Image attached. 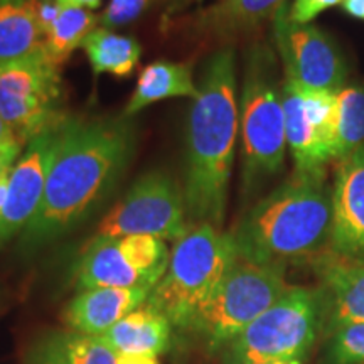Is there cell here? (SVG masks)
Listing matches in <instances>:
<instances>
[{"label": "cell", "mask_w": 364, "mask_h": 364, "mask_svg": "<svg viewBox=\"0 0 364 364\" xmlns=\"http://www.w3.org/2000/svg\"><path fill=\"white\" fill-rule=\"evenodd\" d=\"M129 117H68L43 201L21 235L24 252H38L80 226L124 177L135 152Z\"/></svg>", "instance_id": "1"}, {"label": "cell", "mask_w": 364, "mask_h": 364, "mask_svg": "<svg viewBox=\"0 0 364 364\" xmlns=\"http://www.w3.org/2000/svg\"><path fill=\"white\" fill-rule=\"evenodd\" d=\"M198 90L186 125L182 194L189 225L220 228L226 213L240 118L233 49L223 48L208 59Z\"/></svg>", "instance_id": "2"}, {"label": "cell", "mask_w": 364, "mask_h": 364, "mask_svg": "<svg viewBox=\"0 0 364 364\" xmlns=\"http://www.w3.org/2000/svg\"><path fill=\"white\" fill-rule=\"evenodd\" d=\"M332 188L326 169L295 171L238 223L236 255L257 265L316 262L329 252Z\"/></svg>", "instance_id": "3"}, {"label": "cell", "mask_w": 364, "mask_h": 364, "mask_svg": "<svg viewBox=\"0 0 364 364\" xmlns=\"http://www.w3.org/2000/svg\"><path fill=\"white\" fill-rule=\"evenodd\" d=\"M279 61L268 44H253L247 53L240 98L243 189L255 193L279 176L285 162V113Z\"/></svg>", "instance_id": "4"}, {"label": "cell", "mask_w": 364, "mask_h": 364, "mask_svg": "<svg viewBox=\"0 0 364 364\" xmlns=\"http://www.w3.org/2000/svg\"><path fill=\"white\" fill-rule=\"evenodd\" d=\"M236 260L231 233L211 225L191 226L176 241L167 272L145 304L162 314L172 329L189 331Z\"/></svg>", "instance_id": "5"}, {"label": "cell", "mask_w": 364, "mask_h": 364, "mask_svg": "<svg viewBox=\"0 0 364 364\" xmlns=\"http://www.w3.org/2000/svg\"><path fill=\"white\" fill-rule=\"evenodd\" d=\"M322 324L324 299L321 289L290 287L268 311L223 349V359L226 364L302 361Z\"/></svg>", "instance_id": "6"}, {"label": "cell", "mask_w": 364, "mask_h": 364, "mask_svg": "<svg viewBox=\"0 0 364 364\" xmlns=\"http://www.w3.org/2000/svg\"><path fill=\"white\" fill-rule=\"evenodd\" d=\"M289 289L285 267L257 265L238 258L189 331L211 354L223 351Z\"/></svg>", "instance_id": "7"}, {"label": "cell", "mask_w": 364, "mask_h": 364, "mask_svg": "<svg viewBox=\"0 0 364 364\" xmlns=\"http://www.w3.org/2000/svg\"><path fill=\"white\" fill-rule=\"evenodd\" d=\"M59 70L43 48L0 65V117L24 145L68 118Z\"/></svg>", "instance_id": "8"}, {"label": "cell", "mask_w": 364, "mask_h": 364, "mask_svg": "<svg viewBox=\"0 0 364 364\" xmlns=\"http://www.w3.org/2000/svg\"><path fill=\"white\" fill-rule=\"evenodd\" d=\"M189 230L179 184L166 172L154 171L134 182L129 193L100 223L97 235L108 238L147 235L177 241Z\"/></svg>", "instance_id": "9"}, {"label": "cell", "mask_w": 364, "mask_h": 364, "mask_svg": "<svg viewBox=\"0 0 364 364\" xmlns=\"http://www.w3.org/2000/svg\"><path fill=\"white\" fill-rule=\"evenodd\" d=\"M289 4L273 17V38L279 49L285 80L311 90L339 93L348 78V65L339 46L321 27L290 19Z\"/></svg>", "instance_id": "10"}, {"label": "cell", "mask_w": 364, "mask_h": 364, "mask_svg": "<svg viewBox=\"0 0 364 364\" xmlns=\"http://www.w3.org/2000/svg\"><path fill=\"white\" fill-rule=\"evenodd\" d=\"M63 124L31 139L19 162L12 167L7 199L0 213V247L24 231L38 211L43 201L46 181L59 149Z\"/></svg>", "instance_id": "11"}, {"label": "cell", "mask_w": 364, "mask_h": 364, "mask_svg": "<svg viewBox=\"0 0 364 364\" xmlns=\"http://www.w3.org/2000/svg\"><path fill=\"white\" fill-rule=\"evenodd\" d=\"M329 252L364 263V145L339 161L332 186Z\"/></svg>", "instance_id": "12"}, {"label": "cell", "mask_w": 364, "mask_h": 364, "mask_svg": "<svg viewBox=\"0 0 364 364\" xmlns=\"http://www.w3.org/2000/svg\"><path fill=\"white\" fill-rule=\"evenodd\" d=\"M287 0H218L182 21L186 34L204 43L226 44L253 34L273 21Z\"/></svg>", "instance_id": "13"}, {"label": "cell", "mask_w": 364, "mask_h": 364, "mask_svg": "<svg viewBox=\"0 0 364 364\" xmlns=\"http://www.w3.org/2000/svg\"><path fill=\"white\" fill-rule=\"evenodd\" d=\"M314 267L321 279L327 331L364 322V263L327 252Z\"/></svg>", "instance_id": "14"}, {"label": "cell", "mask_w": 364, "mask_h": 364, "mask_svg": "<svg viewBox=\"0 0 364 364\" xmlns=\"http://www.w3.org/2000/svg\"><path fill=\"white\" fill-rule=\"evenodd\" d=\"M75 280L81 290L154 289L127 257L118 238L100 235L81 250L75 267Z\"/></svg>", "instance_id": "15"}, {"label": "cell", "mask_w": 364, "mask_h": 364, "mask_svg": "<svg viewBox=\"0 0 364 364\" xmlns=\"http://www.w3.org/2000/svg\"><path fill=\"white\" fill-rule=\"evenodd\" d=\"M149 289H88L66 307V322L75 332L102 336L147 302Z\"/></svg>", "instance_id": "16"}, {"label": "cell", "mask_w": 364, "mask_h": 364, "mask_svg": "<svg viewBox=\"0 0 364 364\" xmlns=\"http://www.w3.org/2000/svg\"><path fill=\"white\" fill-rule=\"evenodd\" d=\"M171 334V322L144 304L98 338L112 346L117 353L159 356L169 348Z\"/></svg>", "instance_id": "17"}, {"label": "cell", "mask_w": 364, "mask_h": 364, "mask_svg": "<svg viewBox=\"0 0 364 364\" xmlns=\"http://www.w3.org/2000/svg\"><path fill=\"white\" fill-rule=\"evenodd\" d=\"M199 90L193 81V65L189 63L154 61L144 68L135 91L127 105L124 115L132 118L150 105L166 98H198Z\"/></svg>", "instance_id": "18"}, {"label": "cell", "mask_w": 364, "mask_h": 364, "mask_svg": "<svg viewBox=\"0 0 364 364\" xmlns=\"http://www.w3.org/2000/svg\"><path fill=\"white\" fill-rule=\"evenodd\" d=\"M41 0H0V65L43 48L38 7Z\"/></svg>", "instance_id": "19"}, {"label": "cell", "mask_w": 364, "mask_h": 364, "mask_svg": "<svg viewBox=\"0 0 364 364\" xmlns=\"http://www.w3.org/2000/svg\"><path fill=\"white\" fill-rule=\"evenodd\" d=\"M285 113V139L292 152L295 171H321L332 161L331 152L321 140L307 120L302 108L299 91L290 81H284L282 88Z\"/></svg>", "instance_id": "20"}, {"label": "cell", "mask_w": 364, "mask_h": 364, "mask_svg": "<svg viewBox=\"0 0 364 364\" xmlns=\"http://www.w3.org/2000/svg\"><path fill=\"white\" fill-rule=\"evenodd\" d=\"M81 48L95 75L110 73L117 78H129L142 54L139 41L130 36L115 34L105 27L90 33Z\"/></svg>", "instance_id": "21"}, {"label": "cell", "mask_w": 364, "mask_h": 364, "mask_svg": "<svg viewBox=\"0 0 364 364\" xmlns=\"http://www.w3.org/2000/svg\"><path fill=\"white\" fill-rule=\"evenodd\" d=\"M100 17L86 9H61L53 31L44 39L43 49L49 59L61 68L78 46L93 33Z\"/></svg>", "instance_id": "22"}, {"label": "cell", "mask_w": 364, "mask_h": 364, "mask_svg": "<svg viewBox=\"0 0 364 364\" xmlns=\"http://www.w3.org/2000/svg\"><path fill=\"white\" fill-rule=\"evenodd\" d=\"M339 120L334 159L351 156L364 145V81L344 86L338 93Z\"/></svg>", "instance_id": "23"}, {"label": "cell", "mask_w": 364, "mask_h": 364, "mask_svg": "<svg viewBox=\"0 0 364 364\" xmlns=\"http://www.w3.org/2000/svg\"><path fill=\"white\" fill-rule=\"evenodd\" d=\"M289 81V80H287ZM292 83V81H290ZM294 85V83H292ZM302 100V108L307 120L321 140L322 145L329 150L332 159L336 152V140H338V120H339V102L338 93L326 90H311L294 85Z\"/></svg>", "instance_id": "24"}, {"label": "cell", "mask_w": 364, "mask_h": 364, "mask_svg": "<svg viewBox=\"0 0 364 364\" xmlns=\"http://www.w3.org/2000/svg\"><path fill=\"white\" fill-rule=\"evenodd\" d=\"M66 364H118V353L98 336L56 332L46 339Z\"/></svg>", "instance_id": "25"}, {"label": "cell", "mask_w": 364, "mask_h": 364, "mask_svg": "<svg viewBox=\"0 0 364 364\" xmlns=\"http://www.w3.org/2000/svg\"><path fill=\"white\" fill-rule=\"evenodd\" d=\"M324 361L326 364H364V322L332 329Z\"/></svg>", "instance_id": "26"}, {"label": "cell", "mask_w": 364, "mask_h": 364, "mask_svg": "<svg viewBox=\"0 0 364 364\" xmlns=\"http://www.w3.org/2000/svg\"><path fill=\"white\" fill-rule=\"evenodd\" d=\"M154 2L156 0H110L105 12L100 16V22L105 29L132 24L144 12H147Z\"/></svg>", "instance_id": "27"}, {"label": "cell", "mask_w": 364, "mask_h": 364, "mask_svg": "<svg viewBox=\"0 0 364 364\" xmlns=\"http://www.w3.org/2000/svg\"><path fill=\"white\" fill-rule=\"evenodd\" d=\"M344 0H294L289 9L290 19L297 24H311L318 14L339 6Z\"/></svg>", "instance_id": "28"}, {"label": "cell", "mask_w": 364, "mask_h": 364, "mask_svg": "<svg viewBox=\"0 0 364 364\" xmlns=\"http://www.w3.org/2000/svg\"><path fill=\"white\" fill-rule=\"evenodd\" d=\"M59 14H61V7L58 6L56 0H41L38 7V22L44 39L48 38V34L53 31Z\"/></svg>", "instance_id": "29"}, {"label": "cell", "mask_w": 364, "mask_h": 364, "mask_svg": "<svg viewBox=\"0 0 364 364\" xmlns=\"http://www.w3.org/2000/svg\"><path fill=\"white\" fill-rule=\"evenodd\" d=\"M22 147H24V144L17 139L0 145V176L12 171V164L19 157Z\"/></svg>", "instance_id": "30"}, {"label": "cell", "mask_w": 364, "mask_h": 364, "mask_svg": "<svg viewBox=\"0 0 364 364\" xmlns=\"http://www.w3.org/2000/svg\"><path fill=\"white\" fill-rule=\"evenodd\" d=\"M27 364H66V363L63 361V358L59 356L51 346L44 341L43 344L34 349Z\"/></svg>", "instance_id": "31"}, {"label": "cell", "mask_w": 364, "mask_h": 364, "mask_svg": "<svg viewBox=\"0 0 364 364\" xmlns=\"http://www.w3.org/2000/svg\"><path fill=\"white\" fill-rule=\"evenodd\" d=\"M118 364H159V359L152 354L118 353Z\"/></svg>", "instance_id": "32"}, {"label": "cell", "mask_w": 364, "mask_h": 364, "mask_svg": "<svg viewBox=\"0 0 364 364\" xmlns=\"http://www.w3.org/2000/svg\"><path fill=\"white\" fill-rule=\"evenodd\" d=\"M103 0H56L61 9H86V11H95L102 6Z\"/></svg>", "instance_id": "33"}, {"label": "cell", "mask_w": 364, "mask_h": 364, "mask_svg": "<svg viewBox=\"0 0 364 364\" xmlns=\"http://www.w3.org/2000/svg\"><path fill=\"white\" fill-rule=\"evenodd\" d=\"M343 11L354 19L364 21V0H344Z\"/></svg>", "instance_id": "34"}, {"label": "cell", "mask_w": 364, "mask_h": 364, "mask_svg": "<svg viewBox=\"0 0 364 364\" xmlns=\"http://www.w3.org/2000/svg\"><path fill=\"white\" fill-rule=\"evenodd\" d=\"M16 139H17V135L14 134V130L6 124V122H4V118L0 117V145L11 142V140H16Z\"/></svg>", "instance_id": "35"}, {"label": "cell", "mask_w": 364, "mask_h": 364, "mask_svg": "<svg viewBox=\"0 0 364 364\" xmlns=\"http://www.w3.org/2000/svg\"><path fill=\"white\" fill-rule=\"evenodd\" d=\"M267 364H302V361H299V359H287V361H272Z\"/></svg>", "instance_id": "36"}, {"label": "cell", "mask_w": 364, "mask_h": 364, "mask_svg": "<svg viewBox=\"0 0 364 364\" xmlns=\"http://www.w3.org/2000/svg\"><path fill=\"white\" fill-rule=\"evenodd\" d=\"M177 2H184V0H177Z\"/></svg>", "instance_id": "37"}]
</instances>
